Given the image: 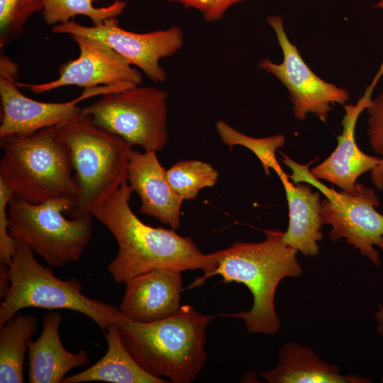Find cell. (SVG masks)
Wrapping results in <instances>:
<instances>
[{
	"instance_id": "cell-1",
	"label": "cell",
	"mask_w": 383,
	"mask_h": 383,
	"mask_svg": "<svg viewBox=\"0 0 383 383\" xmlns=\"http://www.w3.org/2000/svg\"><path fill=\"white\" fill-rule=\"evenodd\" d=\"M132 193L126 181L91 211L118 245L116 256L107 265L113 281L126 284L158 268L201 270L204 274L188 287H201L213 268V253H203L191 238L178 235L173 228H155L142 222L130 206Z\"/></svg>"
},
{
	"instance_id": "cell-2",
	"label": "cell",
	"mask_w": 383,
	"mask_h": 383,
	"mask_svg": "<svg viewBox=\"0 0 383 383\" xmlns=\"http://www.w3.org/2000/svg\"><path fill=\"white\" fill-rule=\"evenodd\" d=\"M265 233L262 242L237 241L213 252V265L207 277L220 275L223 284H243L250 290L253 298L250 310L225 315L242 318L249 334L278 333L280 321L274 305L277 286L284 278L303 273L298 251L284 242V232L270 229Z\"/></svg>"
},
{
	"instance_id": "cell-3",
	"label": "cell",
	"mask_w": 383,
	"mask_h": 383,
	"mask_svg": "<svg viewBox=\"0 0 383 383\" xmlns=\"http://www.w3.org/2000/svg\"><path fill=\"white\" fill-rule=\"evenodd\" d=\"M213 317L186 304L164 319L140 323L121 316L117 324L126 348L144 370L170 382L190 383L205 365L206 328Z\"/></svg>"
},
{
	"instance_id": "cell-4",
	"label": "cell",
	"mask_w": 383,
	"mask_h": 383,
	"mask_svg": "<svg viewBox=\"0 0 383 383\" xmlns=\"http://www.w3.org/2000/svg\"><path fill=\"white\" fill-rule=\"evenodd\" d=\"M55 128L70 149L73 167L76 192L68 212L72 218L91 214L128 181L132 145L82 113Z\"/></svg>"
},
{
	"instance_id": "cell-5",
	"label": "cell",
	"mask_w": 383,
	"mask_h": 383,
	"mask_svg": "<svg viewBox=\"0 0 383 383\" xmlns=\"http://www.w3.org/2000/svg\"><path fill=\"white\" fill-rule=\"evenodd\" d=\"M0 181L15 197L33 204L58 199L73 202L76 187L70 152L55 126L25 137L7 136L0 139Z\"/></svg>"
},
{
	"instance_id": "cell-6",
	"label": "cell",
	"mask_w": 383,
	"mask_h": 383,
	"mask_svg": "<svg viewBox=\"0 0 383 383\" xmlns=\"http://www.w3.org/2000/svg\"><path fill=\"white\" fill-rule=\"evenodd\" d=\"M10 284L0 306V326L23 309L35 307L66 309L89 318L103 331L121 317L118 307L92 299L82 294L76 279L62 280L50 267H43L35 259L34 251L18 241L9 265Z\"/></svg>"
},
{
	"instance_id": "cell-7",
	"label": "cell",
	"mask_w": 383,
	"mask_h": 383,
	"mask_svg": "<svg viewBox=\"0 0 383 383\" xmlns=\"http://www.w3.org/2000/svg\"><path fill=\"white\" fill-rule=\"evenodd\" d=\"M72 201L52 199L33 204L13 197L8 207L10 235L37 252L52 267L77 261L92 237L91 214L68 219Z\"/></svg>"
},
{
	"instance_id": "cell-8",
	"label": "cell",
	"mask_w": 383,
	"mask_h": 383,
	"mask_svg": "<svg viewBox=\"0 0 383 383\" xmlns=\"http://www.w3.org/2000/svg\"><path fill=\"white\" fill-rule=\"evenodd\" d=\"M282 162L290 167L289 178L294 183L302 182L314 186L322 192L321 218L323 224L331 226L329 238L333 242L344 238L360 255L379 267L381 260L378 247L383 250V215L376 208L379 201L375 191L357 183L351 192L336 191L328 188L311 174L308 165H300L279 152Z\"/></svg>"
},
{
	"instance_id": "cell-9",
	"label": "cell",
	"mask_w": 383,
	"mask_h": 383,
	"mask_svg": "<svg viewBox=\"0 0 383 383\" xmlns=\"http://www.w3.org/2000/svg\"><path fill=\"white\" fill-rule=\"evenodd\" d=\"M167 98L165 91L138 85L101 95L82 113L132 146L159 152L168 140Z\"/></svg>"
},
{
	"instance_id": "cell-10",
	"label": "cell",
	"mask_w": 383,
	"mask_h": 383,
	"mask_svg": "<svg viewBox=\"0 0 383 383\" xmlns=\"http://www.w3.org/2000/svg\"><path fill=\"white\" fill-rule=\"evenodd\" d=\"M18 66L5 53L0 55V139L10 135L25 137L42 129L68 122L82 113L78 104L88 98L123 89L116 86L85 88L77 98L52 103L34 100L23 94L17 84Z\"/></svg>"
},
{
	"instance_id": "cell-11",
	"label": "cell",
	"mask_w": 383,
	"mask_h": 383,
	"mask_svg": "<svg viewBox=\"0 0 383 383\" xmlns=\"http://www.w3.org/2000/svg\"><path fill=\"white\" fill-rule=\"evenodd\" d=\"M267 21L276 34L283 61L277 64L265 58L259 62L258 67L274 75L287 88L296 119L304 121L309 113H313L326 122L332 105L343 106L349 101L348 91L323 80L313 72L289 40L279 16H269Z\"/></svg>"
},
{
	"instance_id": "cell-12",
	"label": "cell",
	"mask_w": 383,
	"mask_h": 383,
	"mask_svg": "<svg viewBox=\"0 0 383 383\" xmlns=\"http://www.w3.org/2000/svg\"><path fill=\"white\" fill-rule=\"evenodd\" d=\"M52 32L100 40L131 65L139 68L154 83L164 82L167 77L160 60L174 55L184 44V35L178 26L140 33L121 28L116 18L106 19L99 25L91 26L71 20L53 26Z\"/></svg>"
},
{
	"instance_id": "cell-13",
	"label": "cell",
	"mask_w": 383,
	"mask_h": 383,
	"mask_svg": "<svg viewBox=\"0 0 383 383\" xmlns=\"http://www.w3.org/2000/svg\"><path fill=\"white\" fill-rule=\"evenodd\" d=\"M79 50L77 58L62 64L58 77L39 84L18 82L19 87H27L40 94L65 86L92 88L98 86H116L128 89L140 85V70L131 65L122 56L100 40L80 35H70Z\"/></svg>"
},
{
	"instance_id": "cell-14",
	"label": "cell",
	"mask_w": 383,
	"mask_h": 383,
	"mask_svg": "<svg viewBox=\"0 0 383 383\" xmlns=\"http://www.w3.org/2000/svg\"><path fill=\"white\" fill-rule=\"evenodd\" d=\"M383 74V62L371 84L356 104L343 105L345 115L342 120V133L333 152L321 163L312 167L311 174L317 179H324L345 192H351L362 174L372 171L380 157L363 152L357 146L355 131L360 114L371 102L372 91Z\"/></svg>"
},
{
	"instance_id": "cell-15",
	"label": "cell",
	"mask_w": 383,
	"mask_h": 383,
	"mask_svg": "<svg viewBox=\"0 0 383 383\" xmlns=\"http://www.w3.org/2000/svg\"><path fill=\"white\" fill-rule=\"evenodd\" d=\"M118 306L121 316L150 323L167 318L179 311L183 290L182 272L158 268L138 275L126 284Z\"/></svg>"
},
{
	"instance_id": "cell-16",
	"label": "cell",
	"mask_w": 383,
	"mask_h": 383,
	"mask_svg": "<svg viewBox=\"0 0 383 383\" xmlns=\"http://www.w3.org/2000/svg\"><path fill=\"white\" fill-rule=\"evenodd\" d=\"M127 179L133 192L140 199L142 213L152 216L174 230L179 228L184 199L170 186L167 170L160 164L157 152H140L131 149Z\"/></svg>"
},
{
	"instance_id": "cell-17",
	"label": "cell",
	"mask_w": 383,
	"mask_h": 383,
	"mask_svg": "<svg viewBox=\"0 0 383 383\" xmlns=\"http://www.w3.org/2000/svg\"><path fill=\"white\" fill-rule=\"evenodd\" d=\"M277 174L284 187L289 209V224L283 240L306 257L317 256L324 225L320 193L313 192L309 183L293 184L282 170Z\"/></svg>"
},
{
	"instance_id": "cell-18",
	"label": "cell",
	"mask_w": 383,
	"mask_h": 383,
	"mask_svg": "<svg viewBox=\"0 0 383 383\" xmlns=\"http://www.w3.org/2000/svg\"><path fill=\"white\" fill-rule=\"evenodd\" d=\"M62 318L59 313L50 312L43 319L39 338L28 345V382L30 383H62L67 372L89 363L86 350L73 353L63 346L59 333Z\"/></svg>"
},
{
	"instance_id": "cell-19",
	"label": "cell",
	"mask_w": 383,
	"mask_h": 383,
	"mask_svg": "<svg viewBox=\"0 0 383 383\" xmlns=\"http://www.w3.org/2000/svg\"><path fill=\"white\" fill-rule=\"evenodd\" d=\"M279 363L260 373L269 383H368L355 374L343 375L340 368L323 360L309 346L289 341L279 349Z\"/></svg>"
},
{
	"instance_id": "cell-20",
	"label": "cell",
	"mask_w": 383,
	"mask_h": 383,
	"mask_svg": "<svg viewBox=\"0 0 383 383\" xmlns=\"http://www.w3.org/2000/svg\"><path fill=\"white\" fill-rule=\"evenodd\" d=\"M108 348L105 355L92 366L65 377L62 383L102 381L112 383H166L144 370L126 348L117 323L104 331Z\"/></svg>"
},
{
	"instance_id": "cell-21",
	"label": "cell",
	"mask_w": 383,
	"mask_h": 383,
	"mask_svg": "<svg viewBox=\"0 0 383 383\" xmlns=\"http://www.w3.org/2000/svg\"><path fill=\"white\" fill-rule=\"evenodd\" d=\"M0 328V382L22 383L26 353L38 329V319L16 314Z\"/></svg>"
},
{
	"instance_id": "cell-22",
	"label": "cell",
	"mask_w": 383,
	"mask_h": 383,
	"mask_svg": "<svg viewBox=\"0 0 383 383\" xmlns=\"http://www.w3.org/2000/svg\"><path fill=\"white\" fill-rule=\"evenodd\" d=\"M127 3L116 0L106 6L96 7L93 0H45L41 11L44 21L50 26L64 23L75 16L88 17L94 26L106 19L117 18L125 9Z\"/></svg>"
},
{
	"instance_id": "cell-23",
	"label": "cell",
	"mask_w": 383,
	"mask_h": 383,
	"mask_svg": "<svg viewBox=\"0 0 383 383\" xmlns=\"http://www.w3.org/2000/svg\"><path fill=\"white\" fill-rule=\"evenodd\" d=\"M169 183L184 200L194 199L199 192L213 187L218 172L209 163L196 160H183L167 170Z\"/></svg>"
},
{
	"instance_id": "cell-24",
	"label": "cell",
	"mask_w": 383,
	"mask_h": 383,
	"mask_svg": "<svg viewBox=\"0 0 383 383\" xmlns=\"http://www.w3.org/2000/svg\"><path fill=\"white\" fill-rule=\"evenodd\" d=\"M216 128L221 140L231 149L235 145H242L252 152L260 161L267 174H270V169L276 173L282 170L276 158V152L285 143L283 135L278 134L262 138H252L223 121L216 122Z\"/></svg>"
},
{
	"instance_id": "cell-25",
	"label": "cell",
	"mask_w": 383,
	"mask_h": 383,
	"mask_svg": "<svg viewBox=\"0 0 383 383\" xmlns=\"http://www.w3.org/2000/svg\"><path fill=\"white\" fill-rule=\"evenodd\" d=\"M45 0H0V48L20 39L28 18L41 11Z\"/></svg>"
},
{
	"instance_id": "cell-26",
	"label": "cell",
	"mask_w": 383,
	"mask_h": 383,
	"mask_svg": "<svg viewBox=\"0 0 383 383\" xmlns=\"http://www.w3.org/2000/svg\"><path fill=\"white\" fill-rule=\"evenodd\" d=\"M14 197L12 192L0 181V260L1 265L9 266L16 252L18 240L9 231L8 207Z\"/></svg>"
},
{
	"instance_id": "cell-27",
	"label": "cell",
	"mask_w": 383,
	"mask_h": 383,
	"mask_svg": "<svg viewBox=\"0 0 383 383\" xmlns=\"http://www.w3.org/2000/svg\"><path fill=\"white\" fill-rule=\"evenodd\" d=\"M369 113L367 134L372 149L383 157V93L372 99L366 109Z\"/></svg>"
},
{
	"instance_id": "cell-28",
	"label": "cell",
	"mask_w": 383,
	"mask_h": 383,
	"mask_svg": "<svg viewBox=\"0 0 383 383\" xmlns=\"http://www.w3.org/2000/svg\"><path fill=\"white\" fill-rule=\"evenodd\" d=\"M199 11L208 22L221 20L233 6L245 0H165Z\"/></svg>"
},
{
	"instance_id": "cell-29",
	"label": "cell",
	"mask_w": 383,
	"mask_h": 383,
	"mask_svg": "<svg viewBox=\"0 0 383 383\" xmlns=\"http://www.w3.org/2000/svg\"><path fill=\"white\" fill-rule=\"evenodd\" d=\"M371 180L377 189H383V157L371 171Z\"/></svg>"
},
{
	"instance_id": "cell-30",
	"label": "cell",
	"mask_w": 383,
	"mask_h": 383,
	"mask_svg": "<svg viewBox=\"0 0 383 383\" xmlns=\"http://www.w3.org/2000/svg\"><path fill=\"white\" fill-rule=\"evenodd\" d=\"M10 284L9 266L1 265L0 267V297L4 298Z\"/></svg>"
},
{
	"instance_id": "cell-31",
	"label": "cell",
	"mask_w": 383,
	"mask_h": 383,
	"mask_svg": "<svg viewBox=\"0 0 383 383\" xmlns=\"http://www.w3.org/2000/svg\"><path fill=\"white\" fill-rule=\"evenodd\" d=\"M374 318L377 321V332L379 335H383V305L378 303V309L374 313ZM383 382V377L381 379Z\"/></svg>"
},
{
	"instance_id": "cell-32",
	"label": "cell",
	"mask_w": 383,
	"mask_h": 383,
	"mask_svg": "<svg viewBox=\"0 0 383 383\" xmlns=\"http://www.w3.org/2000/svg\"><path fill=\"white\" fill-rule=\"evenodd\" d=\"M374 8L376 7H379V8H382L383 9V0H381L378 4H377L374 6Z\"/></svg>"
}]
</instances>
